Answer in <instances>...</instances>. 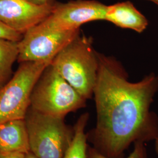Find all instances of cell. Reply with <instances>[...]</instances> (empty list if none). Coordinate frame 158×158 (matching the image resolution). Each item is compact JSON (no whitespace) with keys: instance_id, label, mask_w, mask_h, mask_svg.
<instances>
[{"instance_id":"1","label":"cell","mask_w":158,"mask_h":158,"mask_svg":"<svg viewBox=\"0 0 158 158\" xmlns=\"http://www.w3.org/2000/svg\"><path fill=\"white\" fill-rule=\"evenodd\" d=\"M98 56L93 92L97 121L87 133L88 142L108 158H121L131 144L145 143L158 136V117L151 111L158 91V76L151 73L131 83L116 61Z\"/></svg>"},{"instance_id":"2","label":"cell","mask_w":158,"mask_h":158,"mask_svg":"<svg viewBox=\"0 0 158 158\" xmlns=\"http://www.w3.org/2000/svg\"><path fill=\"white\" fill-rule=\"evenodd\" d=\"M51 64L86 100L93 96L98 56L88 38L79 33L57 55Z\"/></svg>"},{"instance_id":"3","label":"cell","mask_w":158,"mask_h":158,"mask_svg":"<svg viewBox=\"0 0 158 158\" xmlns=\"http://www.w3.org/2000/svg\"><path fill=\"white\" fill-rule=\"evenodd\" d=\"M86 101L50 64L34 86L30 107L46 115L65 118L69 113L85 107Z\"/></svg>"},{"instance_id":"4","label":"cell","mask_w":158,"mask_h":158,"mask_svg":"<svg viewBox=\"0 0 158 158\" xmlns=\"http://www.w3.org/2000/svg\"><path fill=\"white\" fill-rule=\"evenodd\" d=\"M30 151L38 158H63L74 136L64 118L29 108L25 117Z\"/></svg>"},{"instance_id":"5","label":"cell","mask_w":158,"mask_h":158,"mask_svg":"<svg viewBox=\"0 0 158 158\" xmlns=\"http://www.w3.org/2000/svg\"><path fill=\"white\" fill-rule=\"evenodd\" d=\"M50 64L45 62L19 63L11 79L0 89V124L11 120L25 118L34 86Z\"/></svg>"},{"instance_id":"6","label":"cell","mask_w":158,"mask_h":158,"mask_svg":"<svg viewBox=\"0 0 158 158\" xmlns=\"http://www.w3.org/2000/svg\"><path fill=\"white\" fill-rule=\"evenodd\" d=\"M80 33V29L59 31L42 28L38 25L23 35L18 42V63L45 62L51 63L63 49Z\"/></svg>"},{"instance_id":"7","label":"cell","mask_w":158,"mask_h":158,"mask_svg":"<svg viewBox=\"0 0 158 158\" xmlns=\"http://www.w3.org/2000/svg\"><path fill=\"white\" fill-rule=\"evenodd\" d=\"M107 6L94 0H75L57 2L51 15L38 25L59 31L79 29L85 23L106 20Z\"/></svg>"},{"instance_id":"8","label":"cell","mask_w":158,"mask_h":158,"mask_svg":"<svg viewBox=\"0 0 158 158\" xmlns=\"http://www.w3.org/2000/svg\"><path fill=\"white\" fill-rule=\"evenodd\" d=\"M57 2L38 5L28 0H0V22L19 34H25L49 17Z\"/></svg>"},{"instance_id":"9","label":"cell","mask_w":158,"mask_h":158,"mask_svg":"<svg viewBox=\"0 0 158 158\" xmlns=\"http://www.w3.org/2000/svg\"><path fill=\"white\" fill-rule=\"evenodd\" d=\"M30 152L25 119H14L0 124V153Z\"/></svg>"},{"instance_id":"10","label":"cell","mask_w":158,"mask_h":158,"mask_svg":"<svg viewBox=\"0 0 158 158\" xmlns=\"http://www.w3.org/2000/svg\"><path fill=\"white\" fill-rule=\"evenodd\" d=\"M105 21L122 28L130 29L138 33L143 32L148 25L147 18L130 1L107 6Z\"/></svg>"},{"instance_id":"11","label":"cell","mask_w":158,"mask_h":158,"mask_svg":"<svg viewBox=\"0 0 158 158\" xmlns=\"http://www.w3.org/2000/svg\"><path fill=\"white\" fill-rule=\"evenodd\" d=\"M89 119V113L81 114L74 126L73 139L63 158H87L88 139L85 128Z\"/></svg>"},{"instance_id":"12","label":"cell","mask_w":158,"mask_h":158,"mask_svg":"<svg viewBox=\"0 0 158 158\" xmlns=\"http://www.w3.org/2000/svg\"><path fill=\"white\" fill-rule=\"evenodd\" d=\"M18 42L0 39V89L12 77V66L19 54Z\"/></svg>"},{"instance_id":"13","label":"cell","mask_w":158,"mask_h":158,"mask_svg":"<svg viewBox=\"0 0 158 158\" xmlns=\"http://www.w3.org/2000/svg\"><path fill=\"white\" fill-rule=\"evenodd\" d=\"M87 158H110L103 155L92 146L89 145L87 149ZM125 158H148L145 143L142 142L135 143L132 152L130 153L128 157Z\"/></svg>"},{"instance_id":"14","label":"cell","mask_w":158,"mask_h":158,"mask_svg":"<svg viewBox=\"0 0 158 158\" xmlns=\"http://www.w3.org/2000/svg\"><path fill=\"white\" fill-rule=\"evenodd\" d=\"M23 36L22 34L17 32L0 22V39L19 42Z\"/></svg>"},{"instance_id":"15","label":"cell","mask_w":158,"mask_h":158,"mask_svg":"<svg viewBox=\"0 0 158 158\" xmlns=\"http://www.w3.org/2000/svg\"><path fill=\"white\" fill-rule=\"evenodd\" d=\"M25 155L22 153H0V158H25Z\"/></svg>"},{"instance_id":"16","label":"cell","mask_w":158,"mask_h":158,"mask_svg":"<svg viewBox=\"0 0 158 158\" xmlns=\"http://www.w3.org/2000/svg\"><path fill=\"white\" fill-rule=\"evenodd\" d=\"M29 2H32L35 4H38V5H42L47 3L49 0H28Z\"/></svg>"},{"instance_id":"17","label":"cell","mask_w":158,"mask_h":158,"mask_svg":"<svg viewBox=\"0 0 158 158\" xmlns=\"http://www.w3.org/2000/svg\"><path fill=\"white\" fill-rule=\"evenodd\" d=\"M25 158H38V157H36L34 153L31 152V151L29 152L28 153H27L26 155H25Z\"/></svg>"},{"instance_id":"18","label":"cell","mask_w":158,"mask_h":158,"mask_svg":"<svg viewBox=\"0 0 158 158\" xmlns=\"http://www.w3.org/2000/svg\"><path fill=\"white\" fill-rule=\"evenodd\" d=\"M155 141V149L158 155V136L154 140Z\"/></svg>"},{"instance_id":"19","label":"cell","mask_w":158,"mask_h":158,"mask_svg":"<svg viewBox=\"0 0 158 158\" xmlns=\"http://www.w3.org/2000/svg\"><path fill=\"white\" fill-rule=\"evenodd\" d=\"M148 1H150L152 2L158 6V0H148Z\"/></svg>"}]
</instances>
